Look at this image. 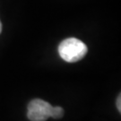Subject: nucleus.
Returning a JSON list of instances; mask_svg holds the SVG:
<instances>
[{"mask_svg":"<svg viewBox=\"0 0 121 121\" xmlns=\"http://www.w3.org/2000/svg\"><path fill=\"white\" fill-rule=\"evenodd\" d=\"M88 48L82 40L75 38H68L64 39L58 46V53L62 59L74 63L82 59L87 54Z\"/></svg>","mask_w":121,"mask_h":121,"instance_id":"f257e3e1","label":"nucleus"},{"mask_svg":"<svg viewBox=\"0 0 121 121\" xmlns=\"http://www.w3.org/2000/svg\"><path fill=\"white\" fill-rule=\"evenodd\" d=\"M52 106L43 99H32L28 105L27 117L30 121H46L50 117Z\"/></svg>","mask_w":121,"mask_h":121,"instance_id":"f03ea898","label":"nucleus"},{"mask_svg":"<svg viewBox=\"0 0 121 121\" xmlns=\"http://www.w3.org/2000/svg\"><path fill=\"white\" fill-rule=\"evenodd\" d=\"M65 114V111L63 108L61 107H52L51 108V112H50V117H53L55 119H58V118H61V117L64 116Z\"/></svg>","mask_w":121,"mask_h":121,"instance_id":"7ed1b4c3","label":"nucleus"},{"mask_svg":"<svg viewBox=\"0 0 121 121\" xmlns=\"http://www.w3.org/2000/svg\"><path fill=\"white\" fill-rule=\"evenodd\" d=\"M120 101H121V98H120V94H119L118 97H117V109H118V111H119V112L121 111Z\"/></svg>","mask_w":121,"mask_h":121,"instance_id":"20e7f679","label":"nucleus"},{"mask_svg":"<svg viewBox=\"0 0 121 121\" xmlns=\"http://www.w3.org/2000/svg\"><path fill=\"white\" fill-rule=\"evenodd\" d=\"M1 31H2V23L0 22V33H1Z\"/></svg>","mask_w":121,"mask_h":121,"instance_id":"39448f33","label":"nucleus"}]
</instances>
